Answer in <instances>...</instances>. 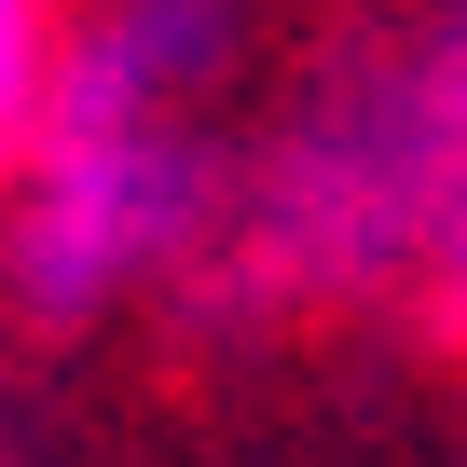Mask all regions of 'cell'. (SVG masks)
<instances>
[{"instance_id":"cell-1","label":"cell","mask_w":467,"mask_h":467,"mask_svg":"<svg viewBox=\"0 0 467 467\" xmlns=\"http://www.w3.org/2000/svg\"><path fill=\"white\" fill-rule=\"evenodd\" d=\"M248 15L234 0H83L56 83L0 165V289L42 330L110 317L124 289L206 262L220 234V151H206V83L234 69Z\"/></svg>"},{"instance_id":"cell-2","label":"cell","mask_w":467,"mask_h":467,"mask_svg":"<svg viewBox=\"0 0 467 467\" xmlns=\"http://www.w3.org/2000/svg\"><path fill=\"white\" fill-rule=\"evenodd\" d=\"M467 192V15L426 28L412 56L330 83L248 192H220V234L206 262L234 289H275V303H330V289H371L385 262H426L440 220Z\"/></svg>"},{"instance_id":"cell-3","label":"cell","mask_w":467,"mask_h":467,"mask_svg":"<svg viewBox=\"0 0 467 467\" xmlns=\"http://www.w3.org/2000/svg\"><path fill=\"white\" fill-rule=\"evenodd\" d=\"M56 42H69V0H0V165H15V138L56 83Z\"/></svg>"},{"instance_id":"cell-4","label":"cell","mask_w":467,"mask_h":467,"mask_svg":"<svg viewBox=\"0 0 467 467\" xmlns=\"http://www.w3.org/2000/svg\"><path fill=\"white\" fill-rule=\"evenodd\" d=\"M426 289H440V317H467V192H453V220H440V248H426Z\"/></svg>"}]
</instances>
